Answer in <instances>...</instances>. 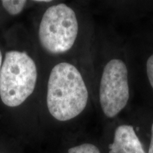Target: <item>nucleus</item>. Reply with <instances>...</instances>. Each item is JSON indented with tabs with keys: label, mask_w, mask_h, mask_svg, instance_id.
Listing matches in <instances>:
<instances>
[{
	"label": "nucleus",
	"mask_w": 153,
	"mask_h": 153,
	"mask_svg": "<svg viewBox=\"0 0 153 153\" xmlns=\"http://www.w3.org/2000/svg\"><path fill=\"white\" fill-rule=\"evenodd\" d=\"M79 34V19L70 6L58 3L49 7L43 13L38 37L42 48L48 54H67L75 45Z\"/></svg>",
	"instance_id": "4"
},
{
	"label": "nucleus",
	"mask_w": 153,
	"mask_h": 153,
	"mask_svg": "<svg viewBox=\"0 0 153 153\" xmlns=\"http://www.w3.org/2000/svg\"><path fill=\"white\" fill-rule=\"evenodd\" d=\"M90 94L81 70L73 63L62 61L50 72L47 83L46 106L58 122L75 119L87 109Z\"/></svg>",
	"instance_id": "1"
},
{
	"label": "nucleus",
	"mask_w": 153,
	"mask_h": 153,
	"mask_svg": "<svg viewBox=\"0 0 153 153\" xmlns=\"http://www.w3.org/2000/svg\"><path fill=\"white\" fill-rule=\"evenodd\" d=\"M97 101L100 111L114 119L124 111L131 98V82L126 48L108 45L97 79Z\"/></svg>",
	"instance_id": "2"
},
{
	"label": "nucleus",
	"mask_w": 153,
	"mask_h": 153,
	"mask_svg": "<svg viewBox=\"0 0 153 153\" xmlns=\"http://www.w3.org/2000/svg\"><path fill=\"white\" fill-rule=\"evenodd\" d=\"M38 69L27 53L10 50L5 53L0 70V99L6 106L22 105L35 89Z\"/></svg>",
	"instance_id": "3"
},
{
	"label": "nucleus",
	"mask_w": 153,
	"mask_h": 153,
	"mask_svg": "<svg viewBox=\"0 0 153 153\" xmlns=\"http://www.w3.org/2000/svg\"><path fill=\"white\" fill-rule=\"evenodd\" d=\"M148 153H153V120L152 122V124H151L150 128V145H149Z\"/></svg>",
	"instance_id": "9"
},
{
	"label": "nucleus",
	"mask_w": 153,
	"mask_h": 153,
	"mask_svg": "<svg viewBox=\"0 0 153 153\" xmlns=\"http://www.w3.org/2000/svg\"><path fill=\"white\" fill-rule=\"evenodd\" d=\"M126 52L131 87L153 106V38L137 36L128 43Z\"/></svg>",
	"instance_id": "5"
},
{
	"label": "nucleus",
	"mask_w": 153,
	"mask_h": 153,
	"mask_svg": "<svg viewBox=\"0 0 153 153\" xmlns=\"http://www.w3.org/2000/svg\"><path fill=\"white\" fill-rule=\"evenodd\" d=\"M1 3L3 8L11 16H16L22 12L27 4V1L4 0V1H1Z\"/></svg>",
	"instance_id": "7"
},
{
	"label": "nucleus",
	"mask_w": 153,
	"mask_h": 153,
	"mask_svg": "<svg viewBox=\"0 0 153 153\" xmlns=\"http://www.w3.org/2000/svg\"><path fill=\"white\" fill-rule=\"evenodd\" d=\"M3 55L2 53H1V49H0V70H1V65H2V62H3Z\"/></svg>",
	"instance_id": "10"
},
{
	"label": "nucleus",
	"mask_w": 153,
	"mask_h": 153,
	"mask_svg": "<svg viewBox=\"0 0 153 153\" xmlns=\"http://www.w3.org/2000/svg\"><path fill=\"white\" fill-rule=\"evenodd\" d=\"M108 148V153H147L134 126L128 123L120 124L115 128Z\"/></svg>",
	"instance_id": "6"
},
{
	"label": "nucleus",
	"mask_w": 153,
	"mask_h": 153,
	"mask_svg": "<svg viewBox=\"0 0 153 153\" xmlns=\"http://www.w3.org/2000/svg\"><path fill=\"white\" fill-rule=\"evenodd\" d=\"M67 153H101V151L97 145L85 143L69 148Z\"/></svg>",
	"instance_id": "8"
}]
</instances>
